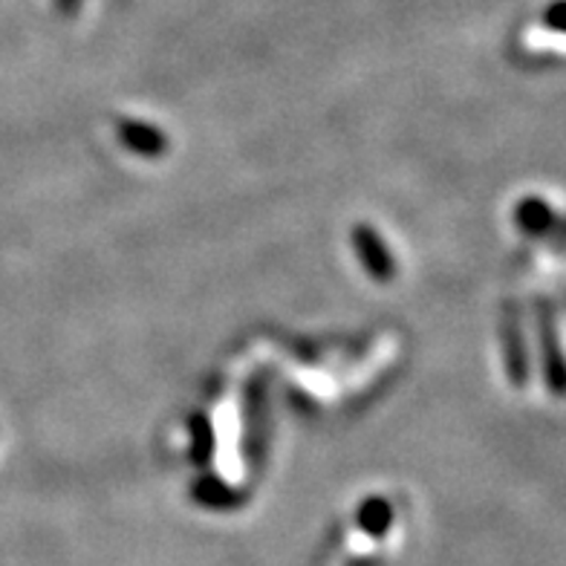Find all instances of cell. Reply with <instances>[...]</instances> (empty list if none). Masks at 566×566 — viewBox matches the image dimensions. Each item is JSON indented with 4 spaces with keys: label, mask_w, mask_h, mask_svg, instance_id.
<instances>
[{
    "label": "cell",
    "mask_w": 566,
    "mask_h": 566,
    "mask_svg": "<svg viewBox=\"0 0 566 566\" xmlns=\"http://www.w3.org/2000/svg\"><path fill=\"white\" fill-rule=\"evenodd\" d=\"M350 238H353V249H356V254L361 258V266H365L367 275L379 283L394 281L396 261H394V254H390L388 243L379 238V231L367 223H358L353 226Z\"/></svg>",
    "instance_id": "cell-1"
},
{
    "label": "cell",
    "mask_w": 566,
    "mask_h": 566,
    "mask_svg": "<svg viewBox=\"0 0 566 566\" xmlns=\"http://www.w3.org/2000/svg\"><path fill=\"white\" fill-rule=\"evenodd\" d=\"M537 342H541V356H544V376L549 381L552 394H564V353L558 342V324H555V310L546 301H537Z\"/></svg>",
    "instance_id": "cell-2"
},
{
    "label": "cell",
    "mask_w": 566,
    "mask_h": 566,
    "mask_svg": "<svg viewBox=\"0 0 566 566\" xmlns=\"http://www.w3.org/2000/svg\"><path fill=\"white\" fill-rule=\"evenodd\" d=\"M503 350H506V370L514 388H526L530 381V350L523 338V321L514 304H506L503 313Z\"/></svg>",
    "instance_id": "cell-3"
},
{
    "label": "cell",
    "mask_w": 566,
    "mask_h": 566,
    "mask_svg": "<svg viewBox=\"0 0 566 566\" xmlns=\"http://www.w3.org/2000/svg\"><path fill=\"white\" fill-rule=\"evenodd\" d=\"M116 136L127 150H134L139 157L157 159L168 154V136L159 130L157 125H145V122H130L122 119L116 125Z\"/></svg>",
    "instance_id": "cell-4"
},
{
    "label": "cell",
    "mask_w": 566,
    "mask_h": 566,
    "mask_svg": "<svg viewBox=\"0 0 566 566\" xmlns=\"http://www.w3.org/2000/svg\"><path fill=\"white\" fill-rule=\"evenodd\" d=\"M514 223L521 226L526 234H546V231L555 226V211L546 206L544 200H537V197H526V200L517 202V209H514Z\"/></svg>",
    "instance_id": "cell-5"
},
{
    "label": "cell",
    "mask_w": 566,
    "mask_h": 566,
    "mask_svg": "<svg viewBox=\"0 0 566 566\" xmlns=\"http://www.w3.org/2000/svg\"><path fill=\"white\" fill-rule=\"evenodd\" d=\"M191 497L206 509H231L238 506L240 494L234 489L223 483V480L217 478H200L195 485H191Z\"/></svg>",
    "instance_id": "cell-6"
},
{
    "label": "cell",
    "mask_w": 566,
    "mask_h": 566,
    "mask_svg": "<svg viewBox=\"0 0 566 566\" xmlns=\"http://www.w3.org/2000/svg\"><path fill=\"white\" fill-rule=\"evenodd\" d=\"M188 431H191V460L197 465H209L214 454V428H211L206 413H191L188 419Z\"/></svg>",
    "instance_id": "cell-7"
},
{
    "label": "cell",
    "mask_w": 566,
    "mask_h": 566,
    "mask_svg": "<svg viewBox=\"0 0 566 566\" xmlns=\"http://www.w3.org/2000/svg\"><path fill=\"white\" fill-rule=\"evenodd\" d=\"M390 523H394V509H390L388 500L373 497L358 509V526L370 532V535H385L390 530Z\"/></svg>",
    "instance_id": "cell-8"
},
{
    "label": "cell",
    "mask_w": 566,
    "mask_h": 566,
    "mask_svg": "<svg viewBox=\"0 0 566 566\" xmlns=\"http://www.w3.org/2000/svg\"><path fill=\"white\" fill-rule=\"evenodd\" d=\"M560 15H564V3L555 0V3L549 7V12H546V21H549L552 32H564V18Z\"/></svg>",
    "instance_id": "cell-9"
},
{
    "label": "cell",
    "mask_w": 566,
    "mask_h": 566,
    "mask_svg": "<svg viewBox=\"0 0 566 566\" xmlns=\"http://www.w3.org/2000/svg\"><path fill=\"white\" fill-rule=\"evenodd\" d=\"M55 7H59V12H64V15H75L78 7H82V0H55Z\"/></svg>",
    "instance_id": "cell-10"
}]
</instances>
